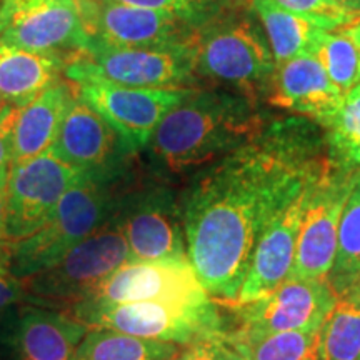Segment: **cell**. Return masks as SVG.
I'll list each match as a JSON object with an SVG mask.
<instances>
[{"instance_id":"cell-1","label":"cell","mask_w":360,"mask_h":360,"mask_svg":"<svg viewBox=\"0 0 360 360\" xmlns=\"http://www.w3.org/2000/svg\"><path fill=\"white\" fill-rule=\"evenodd\" d=\"M300 125L265 129L207 165L180 197L188 262L215 302H236L252 255L278 202L326 155Z\"/></svg>"},{"instance_id":"cell-2","label":"cell","mask_w":360,"mask_h":360,"mask_svg":"<svg viewBox=\"0 0 360 360\" xmlns=\"http://www.w3.org/2000/svg\"><path fill=\"white\" fill-rule=\"evenodd\" d=\"M264 130L255 98L227 89L193 87L160 120L147 147L162 169L186 174L232 154Z\"/></svg>"},{"instance_id":"cell-3","label":"cell","mask_w":360,"mask_h":360,"mask_svg":"<svg viewBox=\"0 0 360 360\" xmlns=\"http://www.w3.org/2000/svg\"><path fill=\"white\" fill-rule=\"evenodd\" d=\"M129 188L122 177L84 174L67 191L37 232L6 242L7 262L19 281L52 267L64 255L114 217Z\"/></svg>"},{"instance_id":"cell-4","label":"cell","mask_w":360,"mask_h":360,"mask_svg":"<svg viewBox=\"0 0 360 360\" xmlns=\"http://www.w3.org/2000/svg\"><path fill=\"white\" fill-rule=\"evenodd\" d=\"M197 75L255 98L269 92L276 62L259 27L227 0L199 25L195 35Z\"/></svg>"},{"instance_id":"cell-5","label":"cell","mask_w":360,"mask_h":360,"mask_svg":"<svg viewBox=\"0 0 360 360\" xmlns=\"http://www.w3.org/2000/svg\"><path fill=\"white\" fill-rule=\"evenodd\" d=\"M117 214V212H115ZM132 260L115 215L52 267L27 277L25 300L42 307L65 309L82 302L110 274Z\"/></svg>"},{"instance_id":"cell-6","label":"cell","mask_w":360,"mask_h":360,"mask_svg":"<svg viewBox=\"0 0 360 360\" xmlns=\"http://www.w3.org/2000/svg\"><path fill=\"white\" fill-rule=\"evenodd\" d=\"M65 77L134 150L148 146L160 120L193 89H146L115 84L92 70L84 52L67 62Z\"/></svg>"},{"instance_id":"cell-7","label":"cell","mask_w":360,"mask_h":360,"mask_svg":"<svg viewBox=\"0 0 360 360\" xmlns=\"http://www.w3.org/2000/svg\"><path fill=\"white\" fill-rule=\"evenodd\" d=\"M72 317L89 328L101 327L122 334L182 347L224 330L220 305L214 299L205 302H134L103 307H72Z\"/></svg>"},{"instance_id":"cell-8","label":"cell","mask_w":360,"mask_h":360,"mask_svg":"<svg viewBox=\"0 0 360 360\" xmlns=\"http://www.w3.org/2000/svg\"><path fill=\"white\" fill-rule=\"evenodd\" d=\"M337 294L327 281L289 276L267 295L247 304H220L233 312L229 337H262L290 330H319ZM219 304V302H217Z\"/></svg>"},{"instance_id":"cell-9","label":"cell","mask_w":360,"mask_h":360,"mask_svg":"<svg viewBox=\"0 0 360 360\" xmlns=\"http://www.w3.org/2000/svg\"><path fill=\"white\" fill-rule=\"evenodd\" d=\"M355 169L330 154L315 177L297 238L292 276L327 281L335 260L339 227Z\"/></svg>"},{"instance_id":"cell-10","label":"cell","mask_w":360,"mask_h":360,"mask_svg":"<svg viewBox=\"0 0 360 360\" xmlns=\"http://www.w3.org/2000/svg\"><path fill=\"white\" fill-rule=\"evenodd\" d=\"M328 157H330V150L312 172L297 180L289 188V192L283 195V199L278 202L260 233L254 255H252L249 272L242 283L237 300L229 304L252 302L259 297L267 295L269 292L281 285L287 277L292 276L297 238H299L310 188Z\"/></svg>"},{"instance_id":"cell-11","label":"cell","mask_w":360,"mask_h":360,"mask_svg":"<svg viewBox=\"0 0 360 360\" xmlns=\"http://www.w3.org/2000/svg\"><path fill=\"white\" fill-rule=\"evenodd\" d=\"M0 42L69 62L85 52L89 35L77 0H2Z\"/></svg>"},{"instance_id":"cell-12","label":"cell","mask_w":360,"mask_h":360,"mask_svg":"<svg viewBox=\"0 0 360 360\" xmlns=\"http://www.w3.org/2000/svg\"><path fill=\"white\" fill-rule=\"evenodd\" d=\"M132 260H188L180 199L165 186L127 188L115 214Z\"/></svg>"},{"instance_id":"cell-13","label":"cell","mask_w":360,"mask_h":360,"mask_svg":"<svg viewBox=\"0 0 360 360\" xmlns=\"http://www.w3.org/2000/svg\"><path fill=\"white\" fill-rule=\"evenodd\" d=\"M85 60L115 84L146 89L197 87L195 42L174 47H120L89 39Z\"/></svg>"},{"instance_id":"cell-14","label":"cell","mask_w":360,"mask_h":360,"mask_svg":"<svg viewBox=\"0 0 360 360\" xmlns=\"http://www.w3.org/2000/svg\"><path fill=\"white\" fill-rule=\"evenodd\" d=\"M82 175L52 150L13 164L6 187V240L17 242L37 232Z\"/></svg>"},{"instance_id":"cell-15","label":"cell","mask_w":360,"mask_h":360,"mask_svg":"<svg viewBox=\"0 0 360 360\" xmlns=\"http://www.w3.org/2000/svg\"><path fill=\"white\" fill-rule=\"evenodd\" d=\"M209 299L212 297L207 294L188 260H129L74 307L134 302L195 304Z\"/></svg>"},{"instance_id":"cell-16","label":"cell","mask_w":360,"mask_h":360,"mask_svg":"<svg viewBox=\"0 0 360 360\" xmlns=\"http://www.w3.org/2000/svg\"><path fill=\"white\" fill-rule=\"evenodd\" d=\"M89 39L120 47H174L195 42L197 25L167 12L110 2L77 0Z\"/></svg>"},{"instance_id":"cell-17","label":"cell","mask_w":360,"mask_h":360,"mask_svg":"<svg viewBox=\"0 0 360 360\" xmlns=\"http://www.w3.org/2000/svg\"><path fill=\"white\" fill-rule=\"evenodd\" d=\"M51 150L87 175L122 177L134 148L82 97H74Z\"/></svg>"},{"instance_id":"cell-18","label":"cell","mask_w":360,"mask_h":360,"mask_svg":"<svg viewBox=\"0 0 360 360\" xmlns=\"http://www.w3.org/2000/svg\"><path fill=\"white\" fill-rule=\"evenodd\" d=\"M87 332L64 310L20 302L2 315L0 345L7 360H75Z\"/></svg>"},{"instance_id":"cell-19","label":"cell","mask_w":360,"mask_h":360,"mask_svg":"<svg viewBox=\"0 0 360 360\" xmlns=\"http://www.w3.org/2000/svg\"><path fill=\"white\" fill-rule=\"evenodd\" d=\"M267 101L282 110L310 117L327 130L339 117L345 96L328 79L321 62L305 56L276 67Z\"/></svg>"},{"instance_id":"cell-20","label":"cell","mask_w":360,"mask_h":360,"mask_svg":"<svg viewBox=\"0 0 360 360\" xmlns=\"http://www.w3.org/2000/svg\"><path fill=\"white\" fill-rule=\"evenodd\" d=\"M75 96L77 89L64 75L40 92L32 102L17 110L12 134L13 164L51 150Z\"/></svg>"},{"instance_id":"cell-21","label":"cell","mask_w":360,"mask_h":360,"mask_svg":"<svg viewBox=\"0 0 360 360\" xmlns=\"http://www.w3.org/2000/svg\"><path fill=\"white\" fill-rule=\"evenodd\" d=\"M62 57L29 52L0 42V103L22 109L65 75Z\"/></svg>"},{"instance_id":"cell-22","label":"cell","mask_w":360,"mask_h":360,"mask_svg":"<svg viewBox=\"0 0 360 360\" xmlns=\"http://www.w3.org/2000/svg\"><path fill=\"white\" fill-rule=\"evenodd\" d=\"M252 6L267 32L276 67L292 58L314 56L319 39L326 30L317 29L310 22L282 11L267 0H252Z\"/></svg>"},{"instance_id":"cell-23","label":"cell","mask_w":360,"mask_h":360,"mask_svg":"<svg viewBox=\"0 0 360 360\" xmlns=\"http://www.w3.org/2000/svg\"><path fill=\"white\" fill-rule=\"evenodd\" d=\"M182 352V345L141 339L94 327L80 342L75 360H175Z\"/></svg>"},{"instance_id":"cell-24","label":"cell","mask_w":360,"mask_h":360,"mask_svg":"<svg viewBox=\"0 0 360 360\" xmlns=\"http://www.w3.org/2000/svg\"><path fill=\"white\" fill-rule=\"evenodd\" d=\"M360 281V169H355L339 227L335 260L327 282L335 294L352 289Z\"/></svg>"},{"instance_id":"cell-25","label":"cell","mask_w":360,"mask_h":360,"mask_svg":"<svg viewBox=\"0 0 360 360\" xmlns=\"http://www.w3.org/2000/svg\"><path fill=\"white\" fill-rule=\"evenodd\" d=\"M222 335L244 360H321V328L262 337Z\"/></svg>"},{"instance_id":"cell-26","label":"cell","mask_w":360,"mask_h":360,"mask_svg":"<svg viewBox=\"0 0 360 360\" xmlns=\"http://www.w3.org/2000/svg\"><path fill=\"white\" fill-rule=\"evenodd\" d=\"M360 292L337 294L335 304L321 328V360H359Z\"/></svg>"},{"instance_id":"cell-27","label":"cell","mask_w":360,"mask_h":360,"mask_svg":"<svg viewBox=\"0 0 360 360\" xmlns=\"http://www.w3.org/2000/svg\"><path fill=\"white\" fill-rule=\"evenodd\" d=\"M314 57L321 62L328 79L342 90L344 96L360 84V45L347 29L322 32Z\"/></svg>"},{"instance_id":"cell-28","label":"cell","mask_w":360,"mask_h":360,"mask_svg":"<svg viewBox=\"0 0 360 360\" xmlns=\"http://www.w3.org/2000/svg\"><path fill=\"white\" fill-rule=\"evenodd\" d=\"M330 154L350 169H360V84L345 96L339 117L327 129Z\"/></svg>"},{"instance_id":"cell-29","label":"cell","mask_w":360,"mask_h":360,"mask_svg":"<svg viewBox=\"0 0 360 360\" xmlns=\"http://www.w3.org/2000/svg\"><path fill=\"white\" fill-rule=\"evenodd\" d=\"M267 2L310 22L326 32L345 29L360 20V17L339 6L335 0H267Z\"/></svg>"},{"instance_id":"cell-30","label":"cell","mask_w":360,"mask_h":360,"mask_svg":"<svg viewBox=\"0 0 360 360\" xmlns=\"http://www.w3.org/2000/svg\"><path fill=\"white\" fill-rule=\"evenodd\" d=\"M110 2L172 13L191 20L199 29V25L214 15L227 0H110Z\"/></svg>"},{"instance_id":"cell-31","label":"cell","mask_w":360,"mask_h":360,"mask_svg":"<svg viewBox=\"0 0 360 360\" xmlns=\"http://www.w3.org/2000/svg\"><path fill=\"white\" fill-rule=\"evenodd\" d=\"M24 283L19 281L8 269L6 242L0 244V317L11 310L13 305L24 302Z\"/></svg>"},{"instance_id":"cell-32","label":"cell","mask_w":360,"mask_h":360,"mask_svg":"<svg viewBox=\"0 0 360 360\" xmlns=\"http://www.w3.org/2000/svg\"><path fill=\"white\" fill-rule=\"evenodd\" d=\"M17 110L19 109H12L11 112H7V115L0 120V187H7V179L13 164L12 134Z\"/></svg>"},{"instance_id":"cell-33","label":"cell","mask_w":360,"mask_h":360,"mask_svg":"<svg viewBox=\"0 0 360 360\" xmlns=\"http://www.w3.org/2000/svg\"><path fill=\"white\" fill-rule=\"evenodd\" d=\"M224 355V339L222 332L209 339L193 342L186 345L182 352L175 360H222Z\"/></svg>"},{"instance_id":"cell-34","label":"cell","mask_w":360,"mask_h":360,"mask_svg":"<svg viewBox=\"0 0 360 360\" xmlns=\"http://www.w3.org/2000/svg\"><path fill=\"white\" fill-rule=\"evenodd\" d=\"M6 240V187H0V244Z\"/></svg>"},{"instance_id":"cell-35","label":"cell","mask_w":360,"mask_h":360,"mask_svg":"<svg viewBox=\"0 0 360 360\" xmlns=\"http://www.w3.org/2000/svg\"><path fill=\"white\" fill-rule=\"evenodd\" d=\"M335 2L344 8H347L349 12H352L357 17H360V0H335Z\"/></svg>"},{"instance_id":"cell-36","label":"cell","mask_w":360,"mask_h":360,"mask_svg":"<svg viewBox=\"0 0 360 360\" xmlns=\"http://www.w3.org/2000/svg\"><path fill=\"white\" fill-rule=\"evenodd\" d=\"M222 339H224V335H222ZM222 360H244L240 357V355H238L236 350H233L231 345L227 344V342H225V339H224V355H222Z\"/></svg>"},{"instance_id":"cell-37","label":"cell","mask_w":360,"mask_h":360,"mask_svg":"<svg viewBox=\"0 0 360 360\" xmlns=\"http://www.w3.org/2000/svg\"><path fill=\"white\" fill-rule=\"evenodd\" d=\"M347 29V32L352 35V39L355 40L360 45V20L355 22V24H352L350 27H345Z\"/></svg>"},{"instance_id":"cell-38","label":"cell","mask_w":360,"mask_h":360,"mask_svg":"<svg viewBox=\"0 0 360 360\" xmlns=\"http://www.w3.org/2000/svg\"><path fill=\"white\" fill-rule=\"evenodd\" d=\"M12 110V107H7V105H4V103H0V120L4 119V117L7 115V112H11Z\"/></svg>"},{"instance_id":"cell-39","label":"cell","mask_w":360,"mask_h":360,"mask_svg":"<svg viewBox=\"0 0 360 360\" xmlns=\"http://www.w3.org/2000/svg\"><path fill=\"white\" fill-rule=\"evenodd\" d=\"M352 289H354V290H359V292H360V281H359L357 283H355V285L352 287ZM349 290H350V289H349Z\"/></svg>"},{"instance_id":"cell-40","label":"cell","mask_w":360,"mask_h":360,"mask_svg":"<svg viewBox=\"0 0 360 360\" xmlns=\"http://www.w3.org/2000/svg\"><path fill=\"white\" fill-rule=\"evenodd\" d=\"M359 360H360V357H359Z\"/></svg>"}]
</instances>
